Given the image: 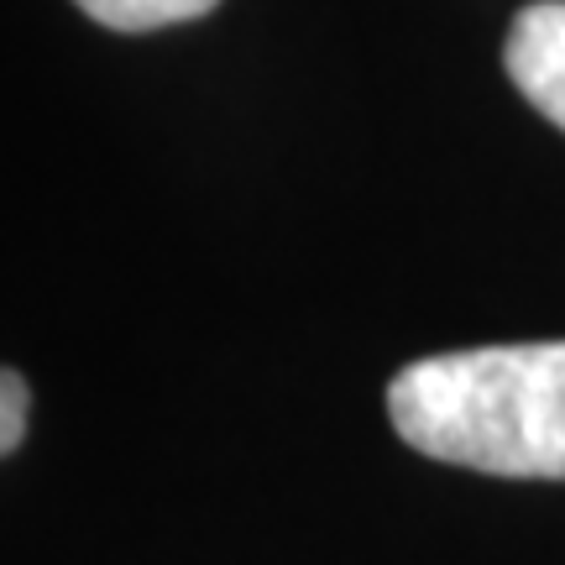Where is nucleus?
<instances>
[{
	"instance_id": "nucleus-1",
	"label": "nucleus",
	"mask_w": 565,
	"mask_h": 565,
	"mask_svg": "<svg viewBox=\"0 0 565 565\" xmlns=\"http://www.w3.org/2000/svg\"><path fill=\"white\" fill-rule=\"evenodd\" d=\"M387 419L429 461L565 482V341L408 362L387 383Z\"/></svg>"
},
{
	"instance_id": "nucleus-2",
	"label": "nucleus",
	"mask_w": 565,
	"mask_h": 565,
	"mask_svg": "<svg viewBox=\"0 0 565 565\" xmlns=\"http://www.w3.org/2000/svg\"><path fill=\"white\" fill-rule=\"evenodd\" d=\"M503 68L513 89L565 131V0H534L513 17Z\"/></svg>"
},
{
	"instance_id": "nucleus-3",
	"label": "nucleus",
	"mask_w": 565,
	"mask_h": 565,
	"mask_svg": "<svg viewBox=\"0 0 565 565\" xmlns=\"http://www.w3.org/2000/svg\"><path fill=\"white\" fill-rule=\"evenodd\" d=\"M74 6L110 32H162L179 21L210 17L221 0H74Z\"/></svg>"
},
{
	"instance_id": "nucleus-4",
	"label": "nucleus",
	"mask_w": 565,
	"mask_h": 565,
	"mask_svg": "<svg viewBox=\"0 0 565 565\" xmlns=\"http://www.w3.org/2000/svg\"><path fill=\"white\" fill-rule=\"evenodd\" d=\"M26 419H32V393L11 366H0V456H11L26 440Z\"/></svg>"
}]
</instances>
